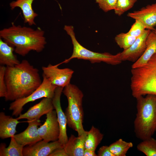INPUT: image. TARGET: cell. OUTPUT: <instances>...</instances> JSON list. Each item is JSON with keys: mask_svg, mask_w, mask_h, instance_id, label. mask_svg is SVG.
Wrapping results in <instances>:
<instances>
[{"mask_svg": "<svg viewBox=\"0 0 156 156\" xmlns=\"http://www.w3.org/2000/svg\"><path fill=\"white\" fill-rule=\"evenodd\" d=\"M131 142H127L119 139L109 146L111 152L114 156H126L128 150L133 147Z\"/></svg>", "mask_w": 156, "mask_h": 156, "instance_id": "cell-23", "label": "cell"}, {"mask_svg": "<svg viewBox=\"0 0 156 156\" xmlns=\"http://www.w3.org/2000/svg\"><path fill=\"white\" fill-rule=\"evenodd\" d=\"M64 29L71 38L73 50L71 56L60 64L68 63L74 58L88 60L92 63L103 62L113 65L119 64L122 62L119 53L114 55L107 52H96L83 47L77 40L74 32V27L73 26L65 25Z\"/></svg>", "mask_w": 156, "mask_h": 156, "instance_id": "cell-6", "label": "cell"}, {"mask_svg": "<svg viewBox=\"0 0 156 156\" xmlns=\"http://www.w3.org/2000/svg\"><path fill=\"white\" fill-rule=\"evenodd\" d=\"M153 31L156 34V28H155Z\"/></svg>", "mask_w": 156, "mask_h": 156, "instance_id": "cell-33", "label": "cell"}, {"mask_svg": "<svg viewBox=\"0 0 156 156\" xmlns=\"http://www.w3.org/2000/svg\"><path fill=\"white\" fill-rule=\"evenodd\" d=\"M151 31L146 29L130 47L119 53L122 61H128L134 63L142 55L146 49L147 37Z\"/></svg>", "mask_w": 156, "mask_h": 156, "instance_id": "cell-10", "label": "cell"}, {"mask_svg": "<svg viewBox=\"0 0 156 156\" xmlns=\"http://www.w3.org/2000/svg\"><path fill=\"white\" fill-rule=\"evenodd\" d=\"M28 125L23 131L14 136L16 141L24 146L34 144L42 140L38 131V126L41 125L40 121L34 120L27 121Z\"/></svg>", "mask_w": 156, "mask_h": 156, "instance_id": "cell-14", "label": "cell"}, {"mask_svg": "<svg viewBox=\"0 0 156 156\" xmlns=\"http://www.w3.org/2000/svg\"><path fill=\"white\" fill-rule=\"evenodd\" d=\"M54 109L52 99L44 98L40 102L30 107L23 114L16 118L18 120L26 119L28 121L39 120L44 114H47Z\"/></svg>", "mask_w": 156, "mask_h": 156, "instance_id": "cell-15", "label": "cell"}, {"mask_svg": "<svg viewBox=\"0 0 156 156\" xmlns=\"http://www.w3.org/2000/svg\"><path fill=\"white\" fill-rule=\"evenodd\" d=\"M146 29L141 22L138 20H135V22L127 32L131 35L137 38L141 36Z\"/></svg>", "mask_w": 156, "mask_h": 156, "instance_id": "cell-27", "label": "cell"}, {"mask_svg": "<svg viewBox=\"0 0 156 156\" xmlns=\"http://www.w3.org/2000/svg\"><path fill=\"white\" fill-rule=\"evenodd\" d=\"M16 118L6 115L5 113H0V137L4 139L14 137L16 132L17 125L21 122Z\"/></svg>", "mask_w": 156, "mask_h": 156, "instance_id": "cell-18", "label": "cell"}, {"mask_svg": "<svg viewBox=\"0 0 156 156\" xmlns=\"http://www.w3.org/2000/svg\"><path fill=\"white\" fill-rule=\"evenodd\" d=\"M97 153L98 156H114L109 150V146H107L101 147L99 149Z\"/></svg>", "mask_w": 156, "mask_h": 156, "instance_id": "cell-30", "label": "cell"}, {"mask_svg": "<svg viewBox=\"0 0 156 156\" xmlns=\"http://www.w3.org/2000/svg\"><path fill=\"white\" fill-rule=\"evenodd\" d=\"M6 67V101H14L29 96L42 83L39 70L27 60L14 66Z\"/></svg>", "mask_w": 156, "mask_h": 156, "instance_id": "cell-1", "label": "cell"}, {"mask_svg": "<svg viewBox=\"0 0 156 156\" xmlns=\"http://www.w3.org/2000/svg\"><path fill=\"white\" fill-rule=\"evenodd\" d=\"M62 93L68 102L65 113L67 125L77 132L78 136L80 135L86 131L83 124V93L77 86L70 83L64 88Z\"/></svg>", "mask_w": 156, "mask_h": 156, "instance_id": "cell-5", "label": "cell"}, {"mask_svg": "<svg viewBox=\"0 0 156 156\" xmlns=\"http://www.w3.org/2000/svg\"><path fill=\"white\" fill-rule=\"evenodd\" d=\"M137 147L147 156H156V139L152 137L143 140Z\"/></svg>", "mask_w": 156, "mask_h": 156, "instance_id": "cell-24", "label": "cell"}, {"mask_svg": "<svg viewBox=\"0 0 156 156\" xmlns=\"http://www.w3.org/2000/svg\"><path fill=\"white\" fill-rule=\"evenodd\" d=\"M117 0H96L99 8L105 12L114 10Z\"/></svg>", "mask_w": 156, "mask_h": 156, "instance_id": "cell-28", "label": "cell"}, {"mask_svg": "<svg viewBox=\"0 0 156 156\" xmlns=\"http://www.w3.org/2000/svg\"><path fill=\"white\" fill-rule=\"evenodd\" d=\"M24 146L18 143L14 137L11 138L9 145L6 147L4 143L0 145V156H23Z\"/></svg>", "mask_w": 156, "mask_h": 156, "instance_id": "cell-22", "label": "cell"}, {"mask_svg": "<svg viewBox=\"0 0 156 156\" xmlns=\"http://www.w3.org/2000/svg\"><path fill=\"white\" fill-rule=\"evenodd\" d=\"M64 148V145L58 140L51 142L42 140L34 144L24 146L23 156H49L55 150Z\"/></svg>", "mask_w": 156, "mask_h": 156, "instance_id": "cell-11", "label": "cell"}, {"mask_svg": "<svg viewBox=\"0 0 156 156\" xmlns=\"http://www.w3.org/2000/svg\"><path fill=\"white\" fill-rule=\"evenodd\" d=\"M43 80L41 85L29 96L15 100L11 103L9 109L12 111V115L18 117L23 110V107L27 103L42 98H53L57 86L52 84L42 75Z\"/></svg>", "mask_w": 156, "mask_h": 156, "instance_id": "cell-7", "label": "cell"}, {"mask_svg": "<svg viewBox=\"0 0 156 156\" xmlns=\"http://www.w3.org/2000/svg\"><path fill=\"white\" fill-rule=\"evenodd\" d=\"M156 53V34L151 31L146 40V47L142 55L131 66V68L141 67L145 64Z\"/></svg>", "mask_w": 156, "mask_h": 156, "instance_id": "cell-19", "label": "cell"}, {"mask_svg": "<svg viewBox=\"0 0 156 156\" xmlns=\"http://www.w3.org/2000/svg\"><path fill=\"white\" fill-rule=\"evenodd\" d=\"M137 38L131 35L128 32L121 33L115 36V40L120 48L125 50L130 47Z\"/></svg>", "mask_w": 156, "mask_h": 156, "instance_id": "cell-25", "label": "cell"}, {"mask_svg": "<svg viewBox=\"0 0 156 156\" xmlns=\"http://www.w3.org/2000/svg\"><path fill=\"white\" fill-rule=\"evenodd\" d=\"M103 138V134L97 128L92 126L87 131L84 146L85 149L95 151Z\"/></svg>", "mask_w": 156, "mask_h": 156, "instance_id": "cell-21", "label": "cell"}, {"mask_svg": "<svg viewBox=\"0 0 156 156\" xmlns=\"http://www.w3.org/2000/svg\"><path fill=\"white\" fill-rule=\"evenodd\" d=\"M14 48L10 46L0 38V64L6 66H13L21 62L14 54Z\"/></svg>", "mask_w": 156, "mask_h": 156, "instance_id": "cell-20", "label": "cell"}, {"mask_svg": "<svg viewBox=\"0 0 156 156\" xmlns=\"http://www.w3.org/2000/svg\"><path fill=\"white\" fill-rule=\"evenodd\" d=\"M131 72L130 86L134 97L156 95V53L145 64L131 68Z\"/></svg>", "mask_w": 156, "mask_h": 156, "instance_id": "cell-4", "label": "cell"}, {"mask_svg": "<svg viewBox=\"0 0 156 156\" xmlns=\"http://www.w3.org/2000/svg\"><path fill=\"white\" fill-rule=\"evenodd\" d=\"M87 131L76 137L71 135L64 148L68 156H83L84 143Z\"/></svg>", "mask_w": 156, "mask_h": 156, "instance_id": "cell-16", "label": "cell"}, {"mask_svg": "<svg viewBox=\"0 0 156 156\" xmlns=\"http://www.w3.org/2000/svg\"><path fill=\"white\" fill-rule=\"evenodd\" d=\"M95 151L93 150L85 149L83 154V156H97L95 152Z\"/></svg>", "mask_w": 156, "mask_h": 156, "instance_id": "cell-32", "label": "cell"}, {"mask_svg": "<svg viewBox=\"0 0 156 156\" xmlns=\"http://www.w3.org/2000/svg\"><path fill=\"white\" fill-rule=\"evenodd\" d=\"M34 0H15L10 3V6L12 10L17 7L21 9L24 22L28 23L30 26L36 25L34 20L38 15L32 8V4Z\"/></svg>", "mask_w": 156, "mask_h": 156, "instance_id": "cell-17", "label": "cell"}, {"mask_svg": "<svg viewBox=\"0 0 156 156\" xmlns=\"http://www.w3.org/2000/svg\"><path fill=\"white\" fill-rule=\"evenodd\" d=\"M138 0H117L115 13L120 16L131 8Z\"/></svg>", "mask_w": 156, "mask_h": 156, "instance_id": "cell-26", "label": "cell"}, {"mask_svg": "<svg viewBox=\"0 0 156 156\" xmlns=\"http://www.w3.org/2000/svg\"><path fill=\"white\" fill-rule=\"evenodd\" d=\"M6 67L4 66H0V97L6 96L7 88L5 80V74Z\"/></svg>", "mask_w": 156, "mask_h": 156, "instance_id": "cell-29", "label": "cell"}, {"mask_svg": "<svg viewBox=\"0 0 156 156\" xmlns=\"http://www.w3.org/2000/svg\"><path fill=\"white\" fill-rule=\"evenodd\" d=\"M127 16L140 21L146 29L153 31L156 26V2L129 12Z\"/></svg>", "mask_w": 156, "mask_h": 156, "instance_id": "cell-12", "label": "cell"}, {"mask_svg": "<svg viewBox=\"0 0 156 156\" xmlns=\"http://www.w3.org/2000/svg\"><path fill=\"white\" fill-rule=\"evenodd\" d=\"M38 131L42 140L46 142H50L58 140L60 130L55 110H52L46 114L45 121L38 128Z\"/></svg>", "mask_w": 156, "mask_h": 156, "instance_id": "cell-9", "label": "cell"}, {"mask_svg": "<svg viewBox=\"0 0 156 156\" xmlns=\"http://www.w3.org/2000/svg\"><path fill=\"white\" fill-rule=\"evenodd\" d=\"M59 64H51L47 66H42V75L51 83L57 87L64 88L69 84L74 71L69 68H60Z\"/></svg>", "mask_w": 156, "mask_h": 156, "instance_id": "cell-8", "label": "cell"}, {"mask_svg": "<svg viewBox=\"0 0 156 156\" xmlns=\"http://www.w3.org/2000/svg\"><path fill=\"white\" fill-rule=\"evenodd\" d=\"M136 99L134 132L136 137L143 140L152 137L156 131V95L149 94Z\"/></svg>", "mask_w": 156, "mask_h": 156, "instance_id": "cell-3", "label": "cell"}, {"mask_svg": "<svg viewBox=\"0 0 156 156\" xmlns=\"http://www.w3.org/2000/svg\"><path fill=\"white\" fill-rule=\"evenodd\" d=\"M49 156H68V155L64 148L55 150Z\"/></svg>", "mask_w": 156, "mask_h": 156, "instance_id": "cell-31", "label": "cell"}, {"mask_svg": "<svg viewBox=\"0 0 156 156\" xmlns=\"http://www.w3.org/2000/svg\"><path fill=\"white\" fill-rule=\"evenodd\" d=\"M63 88L61 87H57L52 100L54 109L56 112L60 127V132L58 140L64 147L68 138L67 133V118L65 113L62 110L60 103V98Z\"/></svg>", "mask_w": 156, "mask_h": 156, "instance_id": "cell-13", "label": "cell"}, {"mask_svg": "<svg viewBox=\"0 0 156 156\" xmlns=\"http://www.w3.org/2000/svg\"><path fill=\"white\" fill-rule=\"evenodd\" d=\"M44 31L40 27L34 29L30 27L16 25L0 31V38L14 48L16 53L25 56L30 51H42L47 44Z\"/></svg>", "mask_w": 156, "mask_h": 156, "instance_id": "cell-2", "label": "cell"}]
</instances>
